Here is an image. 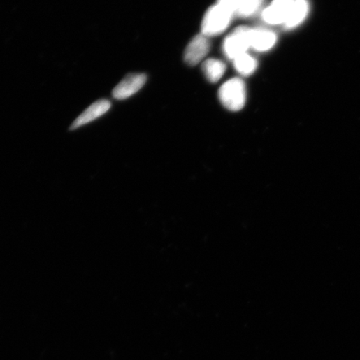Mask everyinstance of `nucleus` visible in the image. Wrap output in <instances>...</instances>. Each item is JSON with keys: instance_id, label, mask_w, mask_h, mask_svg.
Here are the masks:
<instances>
[{"instance_id": "1", "label": "nucleus", "mask_w": 360, "mask_h": 360, "mask_svg": "<svg viewBox=\"0 0 360 360\" xmlns=\"http://www.w3.org/2000/svg\"><path fill=\"white\" fill-rule=\"evenodd\" d=\"M233 16L231 12L219 3L210 7L203 19L202 34L207 37L222 34L229 27Z\"/></svg>"}, {"instance_id": "2", "label": "nucleus", "mask_w": 360, "mask_h": 360, "mask_svg": "<svg viewBox=\"0 0 360 360\" xmlns=\"http://www.w3.org/2000/svg\"><path fill=\"white\" fill-rule=\"evenodd\" d=\"M219 97L220 102L227 110L233 112L241 110L246 102L245 82L238 78L229 80L221 86Z\"/></svg>"}, {"instance_id": "3", "label": "nucleus", "mask_w": 360, "mask_h": 360, "mask_svg": "<svg viewBox=\"0 0 360 360\" xmlns=\"http://www.w3.org/2000/svg\"><path fill=\"white\" fill-rule=\"evenodd\" d=\"M250 28L238 27L225 38L223 49L229 59H234L250 48Z\"/></svg>"}, {"instance_id": "4", "label": "nucleus", "mask_w": 360, "mask_h": 360, "mask_svg": "<svg viewBox=\"0 0 360 360\" xmlns=\"http://www.w3.org/2000/svg\"><path fill=\"white\" fill-rule=\"evenodd\" d=\"M147 81L145 73H130L112 91L113 97L124 101L140 91Z\"/></svg>"}, {"instance_id": "5", "label": "nucleus", "mask_w": 360, "mask_h": 360, "mask_svg": "<svg viewBox=\"0 0 360 360\" xmlns=\"http://www.w3.org/2000/svg\"><path fill=\"white\" fill-rule=\"evenodd\" d=\"M294 0H274L270 6L262 13V17L267 24H285L290 11L292 10Z\"/></svg>"}, {"instance_id": "6", "label": "nucleus", "mask_w": 360, "mask_h": 360, "mask_svg": "<svg viewBox=\"0 0 360 360\" xmlns=\"http://www.w3.org/2000/svg\"><path fill=\"white\" fill-rule=\"evenodd\" d=\"M210 41L203 34H199L191 41L185 52V62L190 66L197 65L209 53Z\"/></svg>"}, {"instance_id": "7", "label": "nucleus", "mask_w": 360, "mask_h": 360, "mask_svg": "<svg viewBox=\"0 0 360 360\" xmlns=\"http://www.w3.org/2000/svg\"><path fill=\"white\" fill-rule=\"evenodd\" d=\"M111 103L108 99H99L94 102L88 108L82 113L71 124V130H75L78 128L84 127L87 124L92 122V121L97 120L99 117L106 114L110 110Z\"/></svg>"}, {"instance_id": "8", "label": "nucleus", "mask_w": 360, "mask_h": 360, "mask_svg": "<svg viewBox=\"0 0 360 360\" xmlns=\"http://www.w3.org/2000/svg\"><path fill=\"white\" fill-rule=\"evenodd\" d=\"M250 47L260 52L268 51L275 46L276 34L266 29H250Z\"/></svg>"}, {"instance_id": "9", "label": "nucleus", "mask_w": 360, "mask_h": 360, "mask_svg": "<svg viewBox=\"0 0 360 360\" xmlns=\"http://www.w3.org/2000/svg\"><path fill=\"white\" fill-rule=\"evenodd\" d=\"M308 11H309L308 0H294L292 10L285 24V29H294L301 24L306 18Z\"/></svg>"}, {"instance_id": "10", "label": "nucleus", "mask_w": 360, "mask_h": 360, "mask_svg": "<svg viewBox=\"0 0 360 360\" xmlns=\"http://www.w3.org/2000/svg\"><path fill=\"white\" fill-rule=\"evenodd\" d=\"M202 69L208 80L211 83H216L224 75L225 71H226V65L221 60L209 59L203 62Z\"/></svg>"}, {"instance_id": "11", "label": "nucleus", "mask_w": 360, "mask_h": 360, "mask_svg": "<svg viewBox=\"0 0 360 360\" xmlns=\"http://www.w3.org/2000/svg\"><path fill=\"white\" fill-rule=\"evenodd\" d=\"M234 67L242 75H250L257 69L256 59L248 54H243L233 59Z\"/></svg>"}, {"instance_id": "12", "label": "nucleus", "mask_w": 360, "mask_h": 360, "mask_svg": "<svg viewBox=\"0 0 360 360\" xmlns=\"http://www.w3.org/2000/svg\"><path fill=\"white\" fill-rule=\"evenodd\" d=\"M264 0H247L244 6L236 13L237 16L247 18L256 14L262 7Z\"/></svg>"}, {"instance_id": "13", "label": "nucleus", "mask_w": 360, "mask_h": 360, "mask_svg": "<svg viewBox=\"0 0 360 360\" xmlns=\"http://www.w3.org/2000/svg\"><path fill=\"white\" fill-rule=\"evenodd\" d=\"M246 1L247 0H218V3L236 15Z\"/></svg>"}]
</instances>
